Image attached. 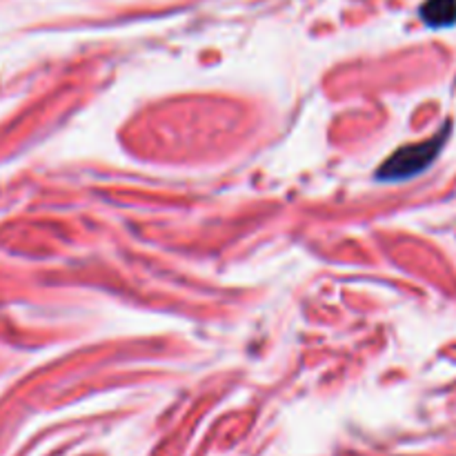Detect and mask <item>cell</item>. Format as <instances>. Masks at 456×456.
Wrapping results in <instances>:
<instances>
[{"mask_svg":"<svg viewBox=\"0 0 456 456\" xmlns=\"http://www.w3.org/2000/svg\"><path fill=\"white\" fill-rule=\"evenodd\" d=\"M448 134H450V125H445V129L439 134V136L430 138V141L403 145L401 150H396L395 154H392L390 159L379 167L377 181L401 183V181H408V178L419 176L421 172H426V169L435 163L439 151L444 150Z\"/></svg>","mask_w":456,"mask_h":456,"instance_id":"6da1fadb","label":"cell"},{"mask_svg":"<svg viewBox=\"0 0 456 456\" xmlns=\"http://www.w3.org/2000/svg\"><path fill=\"white\" fill-rule=\"evenodd\" d=\"M421 18L432 29L456 25V0H426L421 7Z\"/></svg>","mask_w":456,"mask_h":456,"instance_id":"7a4b0ae2","label":"cell"}]
</instances>
